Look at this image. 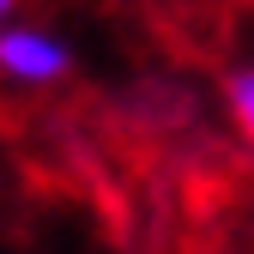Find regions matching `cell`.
Instances as JSON below:
<instances>
[{"instance_id": "3957f363", "label": "cell", "mask_w": 254, "mask_h": 254, "mask_svg": "<svg viewBox=\"0 0 254 254\" xmlns=\"http://www.w3.org/2000/svg\"><path fill=\"white\" fill-rule=\"evenodd\" d=\"M224 109H230V127L242 133V145L254 151V67L224 73Z\"/></svg>"}, {"instance_id": "6da1fadb", "label": "cell", "mask_w": 254, "mask_h": 254, "mask_svg": "<svg viewBox=\"0 0 254 254\" xmlns=\"http://www.w3.org/2000/svg\"><path fill=\"white\" fill-rule=\"evenodd\" d=\"M73 73V49L43 24H6L0 30V79L12 91H55Z\"/></svg>"}, {"instance_id": "7a4b0ae2", "label": "cell", "mask_w": 254, "mask_h": 254, "mask_svg": "<svg viewBox=\"0 0 254 254\" xmlns=\"http://www.w3.org/2000/svg\"><path fill=\"white\" fill-rule=\"evenodd\" d=\"M121 103V121H133L139 133H157L164 139L170 127H188L194 121V103H188V91H176L170 79H139L127 97H115Z\"/></svg>"}, {"instance_id": "277c9868", "label": "cell", "mask_w": 254, "mask_h": 254, "mask_svg": "<svg viewBox=\"0 0 254 254\" xmlns=\"http://www.w3.org/2000/svg\"><path fill=\"white\" fill-rule=\"evenodd\" d=\"M18 6H24V0H0V30L12 24V12H18Z\"/></svg>"}]
</instances>
